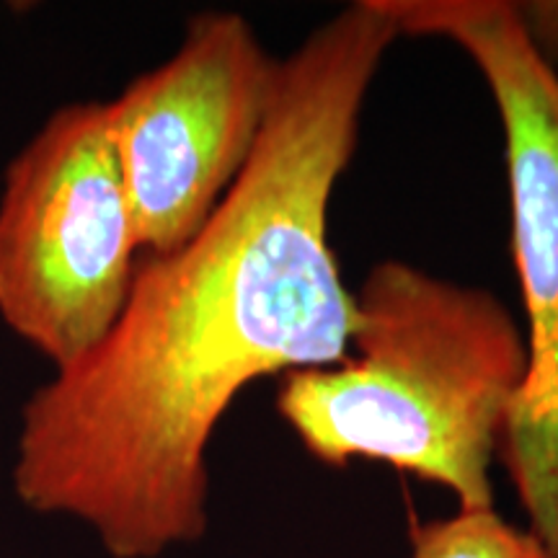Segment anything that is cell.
Here are the masks:
<instances>
[{
  "mask_svg": "<svg viewBox=\"0 0 558 558\" xmlns=\"http://www.w3.org/2000/svg\"><path fill=\"white\" fill-rule=\"evenodd\" d=\"M399 37L380 0H360L282 60L267 128L218 209L181 248L140 256L107 339L24 403L26 507L88 522L114 558L194 543L209 439L241 390L347 360L354 292L329 207Z\"/></svg>",
  "mask_w": 558,
  "mask_h": 558,
  "instance_id": "6da1fadb",
  "label": "cell"
},
{
  "mask_svg": "<svg viewBox=\"0 0 558 558\" xmlns=\"http://www.w3.org/2000/svg\"><path fill=\"white\" fill-rule=\"evenodd\" d=\"M530 41L543 60L558 65V3H514Z\"/></svg>",
  "mask_w": 558,
  "mask_h": 558,
  "instance_id": "52a82bcc",
  "label": "cell"
},
{
  "mask_svg": "<svg viewBox=\"0 0 558 558\" xmlns=\"http://www.w3.org/2000/svg\"><path fill=\"white\" fill-rule=\"evenodd\" d=\"M403 34L456 41L484 75L507 140L512 248L527 316V375L497 456L558 558V73L507 0H380Z\"/></svg>",
  "mask_w": 558,
  "mask_h": 558,
  "instance_id": "3957f363",
  "label": "cell"
},
{
  "mask_svg": "<svg viewBox=\"0 0 558 558\" xmlns=\"http://www.w3.org/2000/svg\"><path fill=\"white\" fill-rule=\"evenodd\" d=\"M357 357L295 369L277 411L331 469L354 458L450 488L492 509L488 469L527 375V344L494 292L388 259L354 295Z\"/></svg>",
  "mask_w": 558,
  "mask_h": 558,
  "instance_id": "7a4b0ae2",
  "label": "cell"
},
{
  "mask_svg": "<svg viewBox=\"0 0 558 558\" xmlns=\"http://www.w3.org/2000/svg\"><path fill=\"white\" fill-rule=\"evenodd\" d=\"M282 60L241 13L190 19L179 50L107 101L143 256L199 233L254 156Z\"/></svg>",
  "mask_w": 558,
  "mask_h": 558,
  "instance_id": "5b68a950",
  "label": "cell"
},
{
  "mask_svg": "<svg viewBox=\"0 0 558 558\" xmlns=\"http://www.w3.org/2000/svg\"><path fill=\"white\" fill-rule=\"evenodd\" d=\"M140 256L107 104H68L5 166L0 320L70 369L114 329Z\"/></svg>",
  "mask_w": 558,
  "mask_h": 558,
  "instance_id": "277c9868",
  "label": "cell"
},
{
  "mask_svg": "<svg viewBox=\"0 0 558 558\" xmlns=\"http://www.w3.org/2000/svg\"><path fill=\"white\" fill-rule=\"evenodd\" d=\"M411 558H550L530 530L492 509H460L411 527Z\"/></svg>",
  "mask_w": 558,
  "mask_h": 558,
  "instance_id": "8992f818",
  "label": "cell"
}]
</instances>
